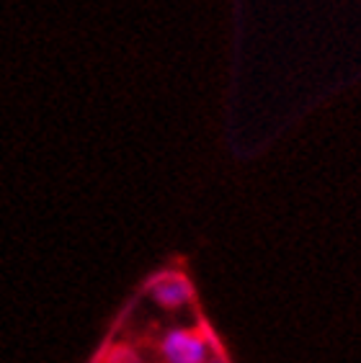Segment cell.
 Returning a JSON list of instances; mask_svg holds the SVG:
<instances>
[{
  "label": "cell",
  "instance_id": "3",
  "mask_svg": "<svg viewBox=\"0 0 361 363\" xmlns=\"http://www.w3.org/2000/svg\"><path fill=\"white\" fill-rule=\"evenodd\" d=\"M104 363H145V361H142V356H139L132 345H117V348H112L106 353Z\"/></svg>",
  "mask_w": 361,
  "mask_h": 363
},
{
  "label": "cell",
  "instance_id": "2",
  "mask_svg": "<svg viewBox=\"0 0 361 363\" xmlns=\"http://www.w3.org/2000/svg\"><path fill=\"white\" fill-rule=\"evenodd\" d=\"M147 296L153 299L155 307L178 312L194 301V284L186 273L180 271H160L147 281Z\"/></svg>",
  "mask_w": 361,
  "mask_h": 363
},
{
  "label": "cell",
  "instance_id": "4",
  "mask_svg": "<svg viewBox=\"0 0 361 363\" xmlns=\"http://www.w3.org/2000/svg\"><path fill=\"white\" fill-rule=\"evenodd\" d=\"M207 363H227V361H225V358L222 356H212V358H209V361Z\"/></svg>",
  "mask_w": 361,
  "mask_h": 363
},
{
  "label": "cell",
  "instance_id": "1",
  "mask_svg": "<svg viewBox=\"0 0 361 363\" xmlns=\"http://www.w3.org/2000/svg\"><path fill=\"white\" fill-rule=\"evenodd\" d=\"M209 350H212L209 333L194 328H171L158 342L163 363H207L212 358Z\"/></svg>",
  "mask_w": 361,
  "mask_h": 363
}]
</instances>
